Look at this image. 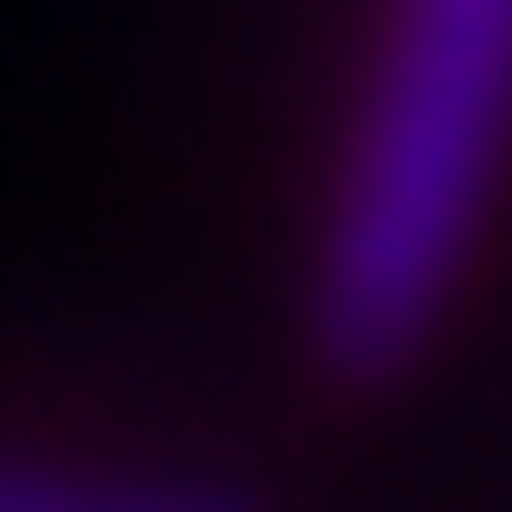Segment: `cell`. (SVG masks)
Segmentation results:
<instances>
[{"mask_svg":"<svg viewBox=\"0 0 512 512\" xmlns=\"http://www.w3.org/2000/svg\"><path fill=\"white\" fill-rule=\"evenodd\" d=\"M0 512H251V501L160 490V478H69V467H23V456H0Z\"/></svg>","mask_w":512,"mask_h":512,"instance_id":"7a4b0ae2","label":"cell"},{"mask_svg":"<svg viewBox=\"0 0 512 512\" xmlns=\"http://www.w3.org/2000/svg\"><path fill=\"white\" fill-rule=\"evenodd\" d=\"M501 160H512V0L399 12L342 148L330 228H319V285H308L319 365L399 376L433 342Z\"/></svg>","mask_w":512,"mask_h":512,"instance_id":"6da1fadb","label":"cell"}]
</instances>
